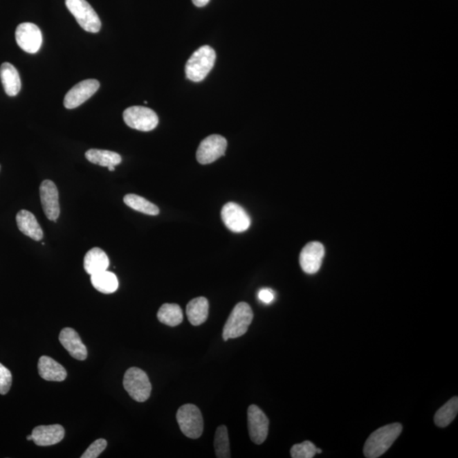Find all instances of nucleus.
I'll return each instance as SVG.
<instances>
[{
    "instance_id": "5",
    "label": "nucleus",
    "mask_w": 458,
    "mask_h": 458,
    "mask_svg": "<svg viewBox=\"0 0 458 458\" xmlns=\"http://www.w3.org/2000/svg\"><path fill=\"white\" fill-rule=\"evenodd\" d=\"M176 421L180 430L187 438L198 439L201 437L204 423L200 409L196 405L186 404L180 407L176 412Z\"/></svg>"
},
{
    "instance_id": "12",
    "label": "nucleus",
    "mask_w": 458,
    "mask_h": 458,
    "mask_svg": "<svg viewBox=\"0 0 458 458\" xmlns=\"http://www.w3.org/2000/svg\"><path fill=\"white\" fill-rule=\"evenodd\" d=\"M39 192L41 204H42L45 216L48 220L55 223L61 213L57 187L51 180H44L41 183Z\"/></svg>"
},
{
    "instance_id": "34",
    "label": "nucleus",
    "mask_w": 458,
    "mask_h": 458,
    "mask_svg": "<svg viewBox=\"0 0 458 458\" xmlns=\"http://www.w3.org/2000/svg\"><path fill=\"white\" fill-rule=\"evenodd\" d=\"M27 440L33 441V435L32 434L28 435V437H27Z\"/></svg>"
},
{
    "instance_id": "7",
    "label": "nucleus",
    "mask_w": 458,
    "mask_h": 458,
    "mask_svg": "<svg viewBox=\"0 0 458 458\" xmlns=\"http://www.w3.org/2000/svg\"><path fill=\"white\" fill-rule=\"evenodd\" d=\"M124 122L131 129L149 132L158 125L159 118L155 111L145 107H132L123 112Z\"/></svg>"
},
{
    "instance_id": "30",
    "label": "nucleus",
    "mask_w": 458,
    "mask_h": 458,
    "mask_svg": "<svg viewBox=\"0 0 458 458\" xmlns=\"http://www.w3.org/2000/svg\"><path fill=\"white\" fill-rule=\"evenodd\" d=\"M107 448V441L104 439H99V440L93 442L86 450V452L82 454L81 458H97L99 457L101 453L104 452Z\"/></svg>"
},
{
    "instance_id": "2",
    "label": "nucleus",
    "mask_w": 458,
    "mask_h": 458,
    "mask_svg": "<svg viewBox=\"0 0 458 458\" xmlns=\"http://www.w3.org/2000/svg\"><path fill=\"white\" fill-rule=\"evenodd\" d=\"M216 62V52L212 47L205 45L191 55L185 66L187 80L193 82L204 80L213 68Z\"/></svg>"
},
{
    "instance_id": "19",
    "label": "nucleus",
    "mask_w": 458,
    "mask_h": 458,
    "mask_svg": "<svg viewBox=\"0 0 458 458\" xmlns=\"http://www.w3.org/2000/svg\"><path fill=\"white\" fill-rule=\"evenodd\" d=\"M0 78L7 95L11 97L18 95L21 88V82L16 67L8 62L3 63L0 67Z\"/></svg>"
},
{
    "instance_id": "29",
    "label": "nucleus",
    "mask_w": 458,
    "mask_h": 458,
    "mask_svg": "<svg viewBox=\"0 0 458 458\" xmlns=\"http://www.w3.org/2000/svg\"><path fill=\"white\" fill-rule=\"evenodd\" d=\"M11 385H12L11 372L0 363V395H6L10 392Z\"/></svg>"
},
{
    "instance_id": "35",
    "label": "nucleus",
    "mask_w": 458,
    "mask_h": 458,
    "mask_svg": "<svg viewBox=\"0 0 458 458\" xmlns=\"http://www.w3.org/2000/svg\"><path fill=\"white\" fill-rule=\"evenodd\" d=\"M0 168H1V167H0Z\"/></svg>"
},
{
    "instance_id": "32",
    "label": "nucleus",
    "mask_w": 458,
    "mask_h": 458,
    "mask_svg": "<svg viewBox=\"0 0 458 458\" xmlns=\"http://www.w3.org/2000/svg\"><path fill=\"white\" fill-rule=\"evenodd\" d=\"M194 5L197 7H204L210 2V0H192Z\"/></svg>"
},
{
    "instance_id": "6",
    "label": "nucleus",
    "mask_w": 458,
    "mask_h": 458,
    "mask_svg": "<svg viewBox=\"0 0 458 458\" xmlns=\"http://www.w3.org/2000/svg\"><path fill=\"white\" fill-rule=\"evenodd\" d=\"M66 6L82 29L93 33L100 32V17L86 0H66Z\"/></svg>"
},
{
    "instance_id": "31",
    "label": "nucleus",
    "mask_w": 458,
    "mask_h": 458,
    "mask_svg": "<svg viewBox=\"0 0 458 458\" xmlns=\"http://www.w3.org/2000/svg\"><path fill=\"white\" fill-rule=\"evenodd\" d=\"M258 298L265 304H270L274 300V294L269 288H264L258 293Z\"/></svg>"
},
{
    "instance_id": "9",
    "label": "nucleus",
    "mask_w": 458,
    "mask_h": 458,
    "mask_svg": "<svg viewBox=\"0 0 458 458\" xmlns=\"http://www.w3.org/2000/svg\"><path fill=\"white\" fill-rule=\"evenodd\" d=\"M16 40L22 51L35 54L39 51L43 43L42 33L37 25L31 22H24L17 28Z\"/></svg>"
},
{
    "instance_id": "27",
    "label": "nucleus",
    "mask_w": 458,
    "mask_h": 458,
    "mask_svg": "<svg viewBox=\"0 0 458 458\" xmlns=\"http://www.w3.org/2000/svg\"><path fill=\"white\" fill-rule=\"evenodd\" d=\"M214 448H215L216 457L219 458L230 457V449H229V439L227 427L221 425L217 428L214 440Z\"/></svg>"
},
{
    "instance_id": "25",
    "label": "nucleus",
    "mask_w": 458,
    "mask_h": 458,
    "mask_svg": "<svg viewBox=\"0 0 458 458\" xmlns=\"http://www.w3.org/2000/svg\"><path fill=\"white\" fill-rule=\"evenodd\" d=\"M124 203L134 211L140 212L146 215L156 216L160 213L158 206L140 196V195L129 194L125 195Z\"/></svg>"
},
{
    "instance_id": "4",
    "label": "nucleus",
    "mask_w": 458,
    "mask_h": 458,
    "mask_svg": "<svg viewBox=\"0 0 458 458\" xmlns=\"http://www.w3.org/2000/svg\"><path fill=\"white\" fill-rule=\"evenodd\" d=\"M123 386L129 396L138 403H145L152 394V385L148 375L138 367H130L123 378Z\"/></svg>"
},
{
    "instance_id": "13",
    "label": "nucleus",
    "mask_w": 458,
    "mask_h": 458,
    "mask_svg": "<svg viewBox=\"0 0 458 458\" xmlns=\"http://www.w3.org/2000/svg\"><path fill=\"white\" fill-rule=\"evenodd\" d=\"M100 82L95 80H84L74 86L66 93L64 106L66 109H75L91 98L100 89Z\"/></svg>"
},
{
    "instance_id": "3",
    "label": "nucleus",
    "mask_w": 458,
    "mask_h": 458,
    "mask_svg": "<svg viewBox=\"0 0 458 458\" xmlns=\"http://www.w3.org/2000/svg\"><path fill=\"white\" fill-rule=\"evenodd\" d=\"M254 314L249 304L239 302L235 306L224 325L223 338L225 341L245 335L253 322Z\"/></svg>"
},
{
    "instance_id": "15",
    "label": "nucleus",
    "mask_w": 458,
    "mask_h": 458,
    "mask_svg": "<svg viewBox=\"0 0 458 458\" xmlns=\"http://www.w3.org/2000/svg\"><path fill=\"white\" fill-rule=\"evenodd\" d=\"M59 342L62 347L68 351L73 358L84 361L88 358V351L85 345L82 343L78 333L73 329L65 328L62 330L59 336Z\"/></svg>"
},
{
    "instance_id": "23",
    "label": "nucleus",
    "mask_w": 458,
    "mask_h": 458,
    "mask_svg": "<svg viewBox=\"0 0 458 458\" xmlns=\"http://www.w3.org/2000/svg\"><path fill=\"white\" fill-rule=\"evenodd\" d=\"M93 286L103 294H112L118 291L119 283L113 273L103 271L91 275Z\"/></svg>"
},
{
    "instance_id": "10",
    "label": "nucleus",
    "mask_w": 458,
    "mask_h": 458,
    "mask_svg": "<svg viewBox=\"0 0 458 458\" xmlns=\"http://www.w3.org/2000/svg\"><path fill=\"white\" fill-rule=\"evenodd\" d=\"M221 219L229 230L242 232L250 226V216L246 210L234 202H228L221 209Z\"/></svg>"
},
{
    "instance_id": "24",
    "label": "nucleus",
    "mask_w": 458,
    "mask_h": 458,
    "mask_svg": "<svg viewBox=\"0 0 458 458\" xmlns=\"http://www.w3.org/2000/svg\"><path fill=\"white\" fill-rule=\"evenodd\" d=\"M157 318L161 324L176 327L182 324L183 315L181 307L176 304H164L157 313Z\"/></svg>"
},
{
    "instance_id": "17",
    "label": "nucleus",
    "mask_w": 458,
    "mask_h": 458,
    "mask_svg": "<svg viewBox=\"0 0 458 458\" xmlns=\"http://www.w3.org/2000/svg\"><path fill=\"white\" fill-rule=\"evenodd\" d=\"M40 377L46 381L62 382L67 377L66 370L50 356H43L37 363Z\"/></svg>"
},
{
    "instance_id": "18",
    "label": "nucleus",
    "mask_w": 458,
    "mask_h": 458,
    "mask_svg": "<svg viewBox=\"0 0 458 458\" xmlns=\"http://www.w3.org/2000/svg\"><path fill=\"white\" fill-rule=\"evenodd\" d=\"M17 223L19 230L28 237L39 241L44 238V232L39 221L33 213L27 210H21L17 215Z\"/></svg>"
},
{
    "instance_id": "16",
    "label": "nucleus",
    "mask_w": 458,
    "mask_h": 458,
    "mask_svg": "<svg viewBox=\"0 0 458 458\" xmlns=\"http://www.w3.org/2000/svg\"><path fill=\"white\" fill-rule=\"evenodd\" d=\"M33 441L39 446L58 444L65 437V429L59 424L40 425L33 430Z\"/></svg>"
},
{
    "instance_id": "14",
    "label": "nucleus",
    "mask_w": 458,
    "mask_h": 458,
    "mask_svg": "<svg viewBox=\"0 0 458 458\" xmlns=\"http://www.w3.org/2000/svg\"><path fill=\"white\" fill-rule=\"evenodd\" d=\"M325 250L319 242H310L303 248L300 255V264L304 272L314 274L321 268Z\"/></svg>"
},
{
    "instance_id": "22",
    "label": "nucleus",
    "mask_w": 458,
    "mask_h": 458,
    "mask_svg": "<svg viewBox=\"0 0 458 458\" xmlns=\"http://www.w3.org/2000/svg\"><path fill=\"white\" fill-rule=\"evenodd\" d=\"M85 157L89 163L104 167H116L122 163L119 154L109 150L89 149L85 153Z\"/></svg>"
},
{
    "instance_id": "28",
    "label": "nucleus",
    "mask_w": 458,
    "mask_h": 458,
    "mask_svg": "<svg viewBox=\"0 0 458 458\" xmlns=\"http://www.w3.org/2000/svg\"><path fill=\"white\" fill-rule=\"evenodd\" d=\"M317 453H322V450L317 448L313 443L309 441L294 445L291 450L293 458H313Z\"/></svg>"
},
{
    "instance_id": "8",
    "label": "nucleus",
    "mask_w": 458,
    "mask_h": 458,
    "mask_svg": "<svg viewBox=\"0 0 458 458\" xmlns=\"http://www.w3.org/2000/svg\"><path fill=\"white\" fill-rule=\"evenodd\" d=\"M228 146L226 138L219 134H213L202 140L197 149L199 163L206 165L214 163L225 155Z\"/></svg>"
},
{
    "instance_id": "20",
    "label": "nucleus",
    "mask_w": 458,
    "mask_h": 458,
    "mask_svg": "<svg viewBox=\"0 0 458 458\" xmlns=\"http://www.w3.org/2000/svg\"><path fill=\"white\" fill-rule=\"evenodd\" d=\"M109 264H110V262H109L107 255L100 248H93L85 255L84 266L86 273L90 276L106 271Z\"/></svg>"
},
{
    "instance_id": "21",
    "label": "nucleus",
    "mask_w": 458,
    "mask_h": 458,
    "mask_svg": "<svg viewBox=\"0 0 458 458\" xmlns=\"http://www.w3.org/2000/svg\"><path fill=\"white\" fill-rule=\"evenodd\" d=\"M186 313L191 324L199 326L204 324L209 315L208 299L197 297L190 300L187 305Z\"/></svg>"
},
{
    "instance_id": "1",
    "label": "nucleus",
    "mask_w": 458,
    "mask_h": 458,
    "mask_svg": "<svg viewBox=\"0 0 458 458\" xmlns=\"http://www.w3.org/2000/svg\"><path fill=\"white\" fill-rule=\"evenodd\" d=\"M403 431L401 424L396 423L379 428L367 439L364 445V456L377 458L387 452Z\"/></svg>"
},
{
    "instance_id": "33",
    "label": "nucleus",
    "mask_w": 458,
    "mask_h": 458,
    "mask_svg": "<svg viewBox=\"0 0 458 458\" xmlns=\"http://www.w3.org/2000/svg\"><path fill=\"white\" fill-rule=\"evenodd\" d=\"M108 169H109V171H111V172H114L115 171V167H112V166L109 167Z\"/></svg>"
},
{
    "instance_id": "26",
    "label": "nucleus",
    "mask_w": 458,
    "mask_h": 458,
    "mask_svg": "<svg viewBox=\"0 0 458 458\" xmlns=\"http://www.w3.org/2000/svg\"><path fill=\"white\" fill-rule=\"evenodd\" d=\"M458 412V398H452L442 407L439 409L434 416V423L438 427L445 428L455 419Z\"/></svg>"
},
{
    "instance_id": "11",
    "label": "nucleus",
    "mask_w": 458,
    "mask_h": 458,
    "mask_svg": "<svg viewBox=\"0 0 458 458\" xmlns=\"http://www.w3.org/2000/svg\"><path fill=\"white\" fill-rule=\"evenodd\" d=\"M248 430L255 444L261 445L266 441L268 434L269 420L264 412L256 405L248 408Z\"/></svg>"
}]
</instances>
